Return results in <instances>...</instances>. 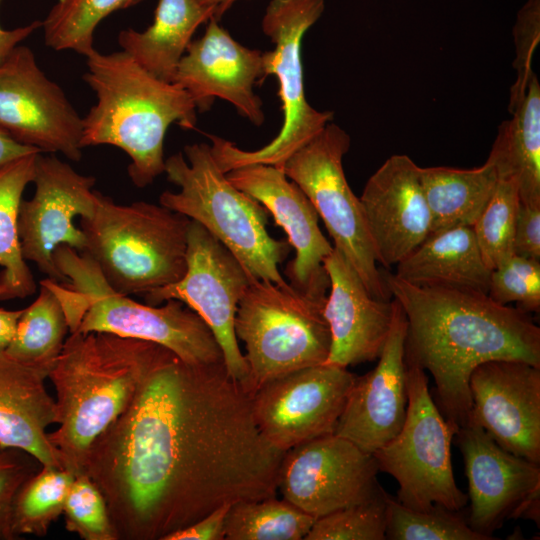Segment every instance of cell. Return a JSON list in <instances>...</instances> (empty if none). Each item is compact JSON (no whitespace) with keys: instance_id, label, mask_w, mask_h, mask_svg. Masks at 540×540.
I'll return each instance as SVG.
<instances>
[{"instance_id":"1","label":"cell","mask_w":540,"mask_h":540,"mask_svg":"<svg viewBox=\"0 0 540 540\" xmlns=\"http://www.w3.org/2000/svg\"><path fill=\"white\" fill-rule=\"evenodd\" d=\"M283 454L224 362L190 364L164 347L82 472L118 540H164L222 505L276 496Z\"/></svg>"},{"instance_id":"2","label":"cell","mask_w":540,"mask_h":540,"mask_svg":"<svg viewBox=\"0 0 540 540\" xmlns=\"http://www.w3.org/2000/svg\"><path fill=\"white\" fill-rule=\"evenodd\" d=\"M407 322L405 361L428 371L436 404L458 429L468 425L469 378L491 360H519L540 367V328L530 313L487 294L419 286L382 272Z\"/></svg>"},{"instance_id":"3","label":"cell","mask_w":540,"mask_h":540,"mask_svg":"<svg viewBox=\"0 0 540 540\" xmlns=\"http://www.w3.org/2000/svg\"><path fill=\"white\" fill-rule=\"evenodd\" d=\"M48 374L58 428L48 438L64 469L79 474L94 440L130 405L164 348L108 332H73Z\"/></svg>"},{"instance_id":"4","label":"cell","mask_w":540,"mask_h":540,"mask_svg":"<svg viewBox=\"0 0 540 540\" xmlns=\"http://www.w3.org/2000/svg\"><path fill=\"white\" fill-rule=\"evenodd\" d=\"M83 80L97 102L83 117L82 148L112 145L130 158L128 175L138 188L164 173V139L169 126L194 129L196 107L188 93L162 81L124 51L87 56Z\"/></svg>"},{"instance_id":"5","label":"cell","mask_w":540,"mask_h":540,"mask_svg":"<svg viewBox=\"0 0 540 540\" xmlns=\"http://www.w3.org/2000/svg\"><path fill=\"white\" fill-rule=\"evenodd\" d=\"M69 282L52 281L63 305L69 333L108 332L159 344L190 364L224 362L218 342L203 319L175 299L162 306L142 304L113 291L94 262L68 246L54 253Z\"/></svg>"},{"instance_id":"6","label":"cell","mask_w":540,"mask_h":540,"mask_svg":"<svg viewBox=\"0 0 540 540\" xmlns=\"http://www.w3.org/2000/svg\"><path fill=\"white\" fill-rule=\"evenodd\" d=\"M190 221L160 203L123 205L99 192L94 214L80 218L82 253L113 291L144 296L184 276Z\"/></svg>"},{"instance_id":"7","label":"cell","mask_w":540,"mask_h":540,"mask_svg":"<svg viewBox=\"0 0 540 540\" xmlns=\"http://www.w3.org/2000/svg\"><path fill=\"white\" fill-rule=\"evenodd\" d=\"M183 152L165 159L164 173L179 191H164L159 203L200 223L254 278L286 283L278 265L291 246L268 233L267 209L228 180L210 145H186Z\"/></svg>"},{"instance_id":"8","label":"cell","mask_w":540,"mask_h":540,"mask_svg":"<svg viewBox=\"0 0 540 540\" xmlns=\"http://www.w3.org/2000/svg\"><path fill=\"white\" fill-rule=\"evenodd\" d=\"M326 298L287 282L252 279L234 320L236 337L246 349L250 396L272 380L326 361L331 344Z\"/></svg>"},{"instance_id":"9","label":"cell","mask_w":540,"mask_h":540,"mask_svg":"<svg viewBox=\"0 0 540 540\" xmlns=\"http://www.w3.org/2000/svg\"><path fill=\"white\" fill-rule=\"evenodd\" d=\"M324 0H271L261 21L263 33L274 44L264 52L266 77L278 81L283 122L277 136L255 150H244L233 142L214 135L211 151L220 169L230 170L268 164L282 168L285 161L332 122L333 112L319 111L307 101L301 57L305 33L319 20Z\"/></svg>"},{"instance_id":"10","label":"cell","mask_w":540,"mask_h":540,"mask_svg":"<svg viewBox=\"0 0 540 540\" xmlns=\"http://www.w3.org/2000/svg\"><path fill=\"white\" fill-rule=\"evenodd\" d=\"M406 365V417L398 434L373 453L378 469L397 481L396 499L409 508L425 510L438 504L462 510L468 496L457 486L451 462L458 428L432 399L426 372Z\"/></svg>"},{"instance_id":"11","label":"cell","mask_w":540,"mask_h":540,"mask_svg":"<svg viewBox=\"0 0 540 540\" xmlns=\"http://www.w3.org/2000/svg\"><path fill=\"white\" fill-rule=\"evenodd\" d=\"M350 136L330 122L283 164L285 175L309 198L323 220L334 247L340 250L360 276L371 296L390 300L392 295L377 256L359 197L350 188L343 157Z\"/></svg>"},{"instance_id":"12","label":"cell","mask_w":540,"mask_h":540,"mask_svg":"<svg viewBox=\"0 0 540 540\" xmlns=\"http://www.w3.org/2000/svg\"><path fill=\"white\" fill-rule=\"evenodd\" d=\"M187 268L177 282L145 294L149 305L170 299L183 302L208 325L230 376L245 390L248 366L238 344L234 320L238 303L254 278L238 259L200 223L191 220Z\"/></svg>"},{"instance_id":"13","label":"cell","mask_w":540,"mask_h":540,"mask_svg":"<svg viewBox=\"0 0 540 540\" xmlns=\"http://www.w3.org/2000/svg\"><path fill=\"white\" fill-rule=\"evenodd\" d=\"M96 179L74 170L55 155L39 153L32 183L31 199L20 203L18 234L22 256L35 263L43 274L56 282L69 280L58 269L54 253L60 246L84 252L86 239L76 227V217L89 218L97 207Z\"/></svg>"},{"instance_id":"14","label":"cell","mask_w":540,"mask_h":540,"mask_svg":"<svg viewBox=\"0 0 540 540\" xmlns=\"http://www.w3.org/2000/svg\"><path fill=\"white\" fill-rule=\"evenodd\" d=\"M0 129L42 153L82 157L83 117L23 45L0 63Z\"/></svg>"},{"instance_id":"15","label":"cell","mask_w":540,"mask_h":540,"mask_svg":"<svg viewBox=\"0 0 540 540\" xmlns=\"http://www.w3.org/2000/svg\"><path fill=\"white\" fill-rule=\"evenodd\" d=\"M379 472L373 454L333 433L284 452L277 490L317 519L372 497Z\"/></svg>"},{"instance_id":"16","label":"cell","mask_w":540,"mask_h":540,"mask_svg":"<svg viewBox=\"0 0 540 540\" xmlns=\"http://www.w3.org/2000/svg\"><path fill=\"white\" fill-rule=\"evenodd\" d=\"M355 379L347 368L321 364L272 380L251 396L255 422L283 452L333 434Z\"/></svg>"},{"instance_id":"17","label":"cell","mask_w":540,"mask_h":540,"mask_svg":"<svg viewBox=\"0 0 540 540\" xmlns=\"http://www.w3.org/2000/svg\"><path fill=\"white\" fill-rule=\"evenodd\" d=\"M469 391L468 425L481 427L504 450L540 464V367L519 360L484 362L472 371Z\"/></svg>"},{"instance_id":"18","label":"cell","mask_w":540,"mask_h":540,"mask_svg":"<svg viewBox=\"0 0 540 540\" xmlns=\"http://www.w3.org/2000/svg\"><path fill=\"white\" fill-rule=\"evenodd\" d=\"M265 78L264 52L242 45L210 18L204 34L188 45L173 83L188 93L199 112L209 110L220 98L261 126L265 113L254 86Z\"/></svg>"},{"instance_id":"19","label":"cell","mask_w":540,"mask_h":540,"mask_svg":"<svg viewBox=\"0 0 540 540\" xmlns=\"http://www.w3.org/2000/svg\"><path fill=\"white\" fill-rule=\"evenodd\" d=\"M226 177L260 202L285 231L296 254L285 271L290 284L305 293L327 296L330 282L323 262L333 246L321 232L318 213L302 189L282 168L268 164L242 166Z\"/></svg>"},{"instance_id":"20","label":"cell","mask_w":540,"mask_h":540,"mask_svg":"<svg viewBox=\"0 0 540 540\" xmlns=\"http://www.w3.org/2000/svg\"><path fill=\"white\" fill-rule=\"evenodd\" d=\"M468 480L469 526L488 540L530 497L540 494V465L500 447L481 427L455 434Z\"/></svg>"},{"instance_id":"21","label":"cell","mask_w":540,"mask_h":540,"mask_svg":"<svg viewBox=\"0 0 540 540\" xmlns=\"http://www.w3.org/2000/svg\"><path fill=\"white\" fill-rule=\"evenodd\" d=\"M393 318L376 367L356 376L334 434L373 454L400 431L407 409V322L393 298Z\"/></svg>"},{"instance_id":"22","label":"cell","mask_w":540,"mask_h":540,"mask_svg":"<svg viewBox=\"0 0 540 540\" xmlns=\"http://www.w3.org/2000/svg\"><path fill=\"white\" fill-rule=\"evenodd\" d=\"M377 262L386 268L411 254L431 232L420 167L407 155L390 156L359 197Z\"/></svg>"},{"instance_id":"23","label":"cell","mask_w":540,"mask_h":540,"mask_svg":"<svg viewBox=\"0 0 540 540\" xmlns=\"http://www.w3.org/2000/svg\"><path fill=\"white\" fill-rule=\"evenodd\" d=\"M323 264L330 282L324 316L331 336L323 364L347 368L377 360L391 328L393 298L371 296L348 259L334 246Z\"/></svg>"},{"instance_id":"24","label":"cell","mask_w":540,"mask_h":540,"mask_svg":"<svg viewBox=\"0 0 540 540\" xmlns=\"http://www.w3.org/2000/svg\"><path fill=\"white\" fill-rule=\"evenodd\" d=\"M47 377L0 351V448L21 449L42 466L64 468L47 428L58 423L55 399Z\"/></svg>"},{"instance_id":"25","label":"cell","mask_w":540,"mask_h":540,"mask_svg":"<svg viewBox=\"0 0 540 540\" xmlns=\"http://www.w3.org/2000/svg\"><path fill=\"white\" fill-rule=\"evenodd\" d=\"M398 278L419 286L450 287L487 294L491 269L471 226L430 234L396 265Z\"/></svg>"},{"instance_id":"26","label":"cell","mask_w":540,"mask_h":540,"mask_svg":"<svg viewBox=\"0 0 540 540\" xmlns=\"http://www.w3.org/2000/svg\"><path fill=\"white\" fill-rule=\"evenodd\" d=\"M213 18L196 0H158L146 30L125 29L118 35L122 51L154 77L173 82L178 64L196 29Z\"/></svg>"},{"instance_id":"27","label":"cell","mask_w":540,"mask_h":540,"mask_svg":"<svg viewBox=\"0 0 540 540\" xmlns=\"http://www.w3.org/2000/svg\"><path fill=\"white\" fill-rule=\"evenodd\" d=\"M501 123L488 158L501 177L514 178L520 202L540 205V85L532 73L523 96Z\"/></svg>"},{"instance_id":"28","label":"cell","mask_w":540,"mask_h":540,"mask_svg":"<svg viewBox=\"0 0 540 540\" xmlns=\"http://www.w3.org/2000/svg\"><path fill=\"white\" fill-rule=\"evenodd\" d=\"M420 180L431 217V232L473 226L499 181L495 164L473 169L420 167Z\"/></svg>"},{"instance_id":"29","label":"cell","mask_w":540,"mask_h":540,"mask_svg":"<svg viewBox=\"0 0 540 540\" xmlns=\"http://www.w3.org/2000/svg\"><path fill=\"white\" fill-rule=\"evenodd\" d=\"M35 152L0 169V301L26 298L36 291V282L22 256L18 212L22 195L35 175Z\"/></svg>"},{"instance_id":"30","label":"cell","mask_w":540,"mask_h":540,"mask_svg":"<svg viewBox=\"0 0 540 540\" xmlns=\"http://www.w3.org/2000/svg\"><path fill=\"white\" fill-rule=\"evenodd\" d=\"M69 326L51 279L40 281L35 301L23 309L16 332L4 350L13 359L33 367L47 378L60 356Z\"/></svg>"},{"instance_id":"31","label":"cell","mask_w":540,"mask_h":540,"mask_svg":"<svg viewBox=\"0 0 540 540\" xmlns=\"http://www.w3.org/2000/svg\"><path fill=\"white\" fill-rule=\"evenodd\" d=\"M315 518L270 496L233 503L225 520L226 540H304Z\"/></svg>"},{"instance_id":"32","label":"cell","mask_w":540,"mask_h":540,"mask_svg":"<svg viewBox=\"0 0 540 540\" xmlns=\"http://www.w3.org/2000/svg\"><path fill=\"white\" fill-rule=\"evenodd\" d=\"M75 474L59 467L42 466L17 492L11 513L14 539L20 535L45 536L63 514Z\"/></svg>"},{"instance_id":"33","label":"cell","mask_w":540,"mask_h":540,"mask_svg":"<svg viewBox=\"0 0 540 540\" xmlns=\"http://www.w3.org/2000/svg\"><path fill=\"white\" fill-rule=\"evenodd\" d=\"M144 0H57L42 21L44 42L56 50L85 57L93 51L98 24L111 13Z\"/></svg>"},{"instance_id":"34","label":"cell","mask_w":540,"mask_h":540,"mask_svg":"<svg viewBox=\"0 0 540 540\" xmlns=\"http://www.w3.org/2000/svg\"><path fill=\"white\" fill-rule=\"evenodd\" d=\"M434 504L425 510L409 508L387 498L386 539L390 540H488L468 524L467 516Z\"/></svg>"},{"instance_id":"35","label":"cell","mask_w":540,"mask_h":540,"mask_svg":"<svg viewBox=\"0 0 540 540\" xmlns=\"http://www.w3.org/2000/svg\"><path fill=\"white\" fill-rule=\"evenodd\" d=\"M520 203L514 178L501 177L472 229L486 265L495 269L514 253V235Z\"/></svg>"},{"instance_id":"36","label":"cell","mask_w":540,"mask_h":540,"mask_svg":"<svg viewBox=\"0 0 540 540\" xmlns=\"http://www.w3.org/2000/svg\"><path fill=\"white\" fill-rule=\"evenodd\" d=\"M389 494L381 487L369 499L317 518L304 540H384Z\"/></svg>"},{"instance_id":"37","label":"cell","mask_w":540,"mask_h":540,"mask_svg":"<svg viewBox=\"0 0 540 540\" xmlns=\"http://www.w3.org/2000/svg\"><path fill=\"white\" fill-rule=\"evenodd\" d=\"M63 514L66 529L83 540H118L104 496L83 472L75 475Z\"/></svg>"},{"instance_id":"38","label":"cell","mask_w":540,"mask_h":540,"mask_svg":"<svg viewBox=\"0 0 540 540\" xmlns=\"http://www.w3.org/2000/svg\"><path fill=\"white\" fill-rule=\"evenodd\" d=\"M487 295L495 302L531 313L540 310V260L514 254L491 270Z\"/></svg>"},{"instance_id":"39","label":"cell","mask_w":540,"mask_h":540,"mask_svg":"<svg viewBox=\"0 0 540 540\" xmlns=\"http://www.w3.org/2000/svg\"><path fill=\"white\" fill-rule=\"evenodd\" d=\"M41 467L36 458L21 449H0V539H14L11 513L15 496Z\"/></svg>"},{"instance_id":"40","label":"cell","mask_w":540,"mask_h":540,"mask_svg":"<svg viewBox=\"0 0 540 540\" xmlns=\"http://www.w3.org/2000/svg\"><path fill=\"white\" fill-rule=\"evenodd\" d=\"M513 34L517 79L511 89L509 107L523 96L533 73L531 61L540 39V0H528L519 10Z\"/></svg>"},{"instance_id":"41","label":"cell","mask_w":540,"mask_h":540,"mask_svg":"<svg viewBox=\"0 0 540 540\" xmlns=\"http://www.w3.org/2000/svg\"><path fill=\"white\" fill-rule=\"evenodd\" d=\"M514 253L540 260V205L519 203L514 235Z\"/></svg>"},{"instance_id":"42","label":"cell","mask_w":540,"mask_h":540,"mask_svg":"<svg viewBox=\"0 0 540 540\" xmlns=\"http://www.w3.org/2000/svg\"><path fill=\"white\" fill-rule=\"evenodd\" d=\"M232 504L222 505L164 540H225V520Z\"/></svg>"},{"instance_id":"43","label":"cell","mask_w":540,"mask_h":540,"mask_svg":"<svg viewBox=\"0 0 540 540\" xmlns=\"http://www.w3.org/2000/svg\"><path fill=\"white\" fill-rule=\"evenodd\" d=\"M42 27L41 20H35L28 25L5 30L0 27V63L9 53L23 40L29 37L35 30Z\"/></svg>"},{"instance_id":"44","label":"cell","mask_w":540,"mask_h":540,"mask_svg":"<svg viewBox=\"0 0 540 540\" xmlns=\"http://www.w3.org/2000/svg\"><path fill=\"white\" fill-rule=\"evenodd\" d=\"M35 152L40 151L16 141L0 129V169L18 158Z\"/></svg>"},{"instance_id":"45","label":"cell","mask_w":540,"mask_h":540,"mask_svg":"<svg viewBox=\"0 0 540 540\" xmlns=\"http://www.w3.org/2000/svg\"><path fill=\"white\" fill-rule=\"evenodd\" d=\"M22 311L23 309L6 310L0 308V351L5 350L11 342Z\"/></svg>"},{"instance_id":"46","label":"cell","mask_w":540,"mask_h":540,"mask_svg":"<svg viewBox=\"0 0 540 540\" xmlns=\"http://www.w3.org/2000/svg\"><path fill=\"white\" fill-rule=\"evenodd\" d=\"M200 5L210 8L213 11V18L219 21L222 15L231 6L240 0H196Z\"/></svg>"},{"instance_id":"47","label":"cell","mask_w":540,"mask_h":540,"mask_svg":"<svg viewBox=\"0 0 540 540\" xmlns=\"http://www.w3.org/2000/svg\"><path fill=\"white\" fill-rule=\"evenodd\" d=\"M1 449V448H0Z\"/></svg>"}]
</instances>
